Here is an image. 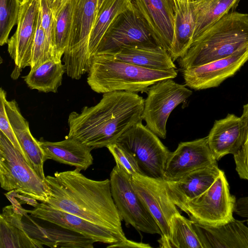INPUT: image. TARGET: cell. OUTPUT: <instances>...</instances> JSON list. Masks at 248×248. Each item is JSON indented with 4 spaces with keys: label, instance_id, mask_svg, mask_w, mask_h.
<instances>
[{
    "label": "cell",
    "instance_id": "obj_1",
    "mask_svg": "<svg viewBox=\"0 0 248 248\" xmlns=\"http://www.w3.org/2000/svg\"><path fill=\"white\" fill-rule=\"evenodd\" d=\"M76 168L46 176L49 195L45 202L103 228L123 241L127 239L111 195L110 180H92Z\"/></svg>",
    "mask_w": 248,
    "mask_h": 248
},
{
    "label": "cell",
    "instance_id": "obj_2",
    "mask_svg": "<svg viewBox=\"0 0 248 248\" xmlns=\"http://www.w3.org/2000/svg\"><path fill=\"white\" fill-rule=\"evenodd\" d=\"M144 100L137 93H103L100 101L68 116V136L93 149L107 147L135 124L142 122Z\"/></svg>",
    "mask_w": 248,
    "mask_h": 248
},
{
    "label": "cell",
    "instance_id": "obj_3",
    "mask_svg": "<svg viewBox=\"0 0 248 248\" xmlns=\"http://www.w3.org/2000/svg\"><path fill=\"white\" fill-rule=\"evenodd\" d=\"M248 46V14L232 11L195 39L178 60L182 70L228 57Z\"/></svg>",
    "mask_w": 248,
    "mask_h": 248
},
{
    "label": "cell",
    "instance_id": "obj_4",
    "mask_svg": "<svg viewBox=\"0 0 248 248\" xmlns=\"http://www.w3.org/2000/svg\"><path fill=\"white\" fill-rule=\"evenodd\" d=\"M178 70L144 68L117 60L110 55L97 54L90 60L87 83L94 92L115 91L147 93L150 86L167 78H174Z\"/></svg>",
    "mask_w": 248,
    "mask_h": 248
},
{
    "label": "cell",
    "instance_id": "obj_5",
    "mask_svg": "<svg viewBox=\"0 0 248 248\" xmlns=\"http://www.w3.org/2000/svg\"><path fill=\"white\" fill-rule=\"evenodd\" d=\"M0 183L2 188L46 202L49 190L8 138L0 132Z\"/></svg>",
    "mask_w": 248,
    "mask_h": 248
},
{
    "label": "cell",
    "instance_id": "obj_6",
    "mask_svg": "<svg viewBox=\"0 0 248 248\" xmlns=\"http://www.w3.org/2000/svg\"><path fill=\"white\" fill-rule=\"evenodd\" d=\"M72 20L68 44L62 61L67 75L79 79L90 65L89 37L97 12L98 0H71Z\"/></svg>",
    "mask_w": 248,
    "mask_h": 248
},
{
    "label": "cell",
    "instance_id": "obj_7",
    "mask_svg": "<svg viewBox=\"0 0 248 248\" xmlns=\"http://www.w3.org/2000/svg\"><path fill=\"white\" fill-rule=\"evenodd\" d=\"M236 198L230 191L224 172L219 175L211 186L198 197L185 202L175 203L195 222L217 226L234 218L233 213Z\"/></svg>",
    "mask_w": 248,
    "mask_h": 248
},
{
    "label": "cell",
    "instance_id": "obj_8",
    "mask_svg": "<svg viewBox=\"0 0 248 248\" xmlns=\"http://www.w3.org/2000/svg\"><path fill=\"white\" fill-rule=\"evenodd\" d=\"M115 143L134 157L142 175L164 179L166 163L171 152L142 122L129 128Z\"/></svg>",
    "mask_w": 248,
    "mask_h": 248
},
{
    "label": "cell",
    "instance_id": "obj_9",
    "mask_svg": "<svg viewBox=\"0 0 248 248\" xmlns=\"http://www.w3.org/2000/svg\"><path fill=\"white\" fill-rule=\"evenodd\" d=\"M131 176L118 164L110 174L111 195L122 220L137 231L161 235L155 219L135 192Z\"/></svg>",
    "mask_w": 248,
    "mask_h": 248
},
{
    "label": "cell",
    "instance_id": "obj_10",
    "mask_svg": "<svg viewBox=\"0 0 248 248\" xmlns=\"http://www.w3.org/2000/svg\"><path fill=\"white\" fill-rule=\"evenodd\" d=\"M186 86L176 83L173 78H167L149 88L142 118L146 126L161 139L166 138V124L171 112L192 94Z\"/></svg>",
    "mask_w": 248,
    "mask_h": 248
},
{
    "label": "cell",
    "instance_id": "obj_11",
    "mask_svg": "<svg viewBox=\"0 0 248 248\" xmlns=\"http://www.w3.org/2000/svg\"><path fill=\"white\" fill-rule=\"evenodd\" d=\"M133 188L150 212L161 231L159 247L166 248L172 217L179 213L169 196L166 181L140 174L131 176Z\"/></svg>",
    "mask_w": 248,
    "mask_h": 248
},
{
    "label": "cell",
    "instance_id": "obj_12",
    "mask_svg": "<svg viewBox=\"0 0 248 248\" xmlns=\"http://www.w3.org/2000/svg\"><path fill=\"white\" fill-rule=\"evenodd\" d=\"M158 46L134 6L120 14L102 38L95 55H113L128 46Z\"/></svg>",
    "mask_w": 248,
    "mask_h": 248
},
{
    "label": "cell",
    "instance_id": "obj_13",
    "mask_svg": "<svg viewBox=\"0 0 248 248\" xmlns=\"http://www.w3.org/2000/svg\"><path fill=\"white\" fill-rule=\"evenodd\" d=\"M248 61V46L226 58L182 70L185 85L195 90L218 86Z\"/></svg>",
    "mask_w": 248,
    "mask_h": 248
},
{
    "label": "cell",
    "instance_id": "obj_14",
    "mask_svg": "<svg viewBox=\"0 0 248 248\" xmlns=\"http://www.w3.org/2000/svg\"><path fill=\"white\" fill-rule=\"evenodd\" d=\"M40 12V0L21 2L17 29L8 40V51L19 71L30 66Z\"/></svg>",
    "mask_w": 248,
    "mask_h": 248
},
{
    "label": "cell",
    "instance_id": "obj_15",
    "mask_svg": "<svg viewBox=\"0 0 248 248\" xmlns=\"http://www.w3.org/2000/svg\"><path fill=\"white\" fill-rule=\"evenodd\" d=\"M216 163L217 160L209 147L207 137L181 142L167 159L164 179L176 181L193 170Z\"/></svg>",
    "mask_w": 248,
    "mask_h": 248
},
{
    "label": "cell",
    "instance_id": "obj_16",
    "mask_svg": "<svg viewBox=\"0 0 248 248\" xmlns=\"http://www.w3.org/2000/svg\"><path fill=\"white\" fill-rule=\"evenodd\" d=\"M156 44L169 52L173 37V0H131Z\"/></svg>",
    "mask_w": 248,
    "mask_h": 248
},
{
    "label": "cell",
    "instance_id": "obj_17",
    "mask_svg": "<svg viewBox=\"0 0 248 248\" xmlns=\"http://www.w3.org/2000/svg\"><path fill=\"white\" fill-rule=\"evenodd\" d=\"M34 218L49 222L62 228L108 245L123 242L110 232L72 214L53 208L44 202L32 210H26Z\"/></svg>",
    "mask_w": 248,
    "mask_h": 248
},
{
    "label": "cell",
    "instance_id": "obj_18",
    "mask_svg": "<svg viewBox=\"0 0 248 248\" xmlns=\"http://www.w3.org/2000/svg\"><path fill=\"white\" fill-rule=\"evenodd\" d=\"M244 129L241 117L233 114L216 120L207 136L208 143L217 161L224 156L235 155L243 144Z\"/></svg>",
    "mask_w": 248,
    "mask_h": 248
},
{
    "label": "cell",
    "instance_id": "obj_19",
    "mask_svg": "<svg viewBox=\"0 0 248 248\" xmlns=\"http://www.w3.org/2000/svg\"><path fill=\"white\" fill-rule=\"evenodd\" d=\"M7 115L17 140L28 159V163L39 176L46 181L44 154L38 140L32 135L29 122L22 115L15 100L5 102Z\"/></svg>",
    "mask_w": 248,
    "mask_h": 248
},
{
    "label": "cell",
    "instance_id": "obj_20",
    "mask_svg": "<svg viewBox=\"0 0 248 248\" xmlns=\"http://www.w3.org/2000/svg\"><path fill=\"white\" fill-rule=\"evenodd\" d=\"M221 170L215 164L193 170L176 181H166L169 196L175 203L200 196L213 184Z\"/></svg>",
    "mask_w": 248,
    "mask_h": 248
},
{
    "label": "cell",
    "instance_id": "obj_21",
    "mask_svg": "<svg viewBox=\"0 0 248 248\" xmlns=\"http://www.w3.org/2000/svg\"><path fill=\"white\" fill-rule=\"evenodd\" d=\"M204 248H248V227L233 218L217 226L194 222Z\"/></svg>",
    "mask_w": 248,
    "mask_h": 248
},
{
    "label": "cell",
    "instance_id": "obj_22",
    "mask_svg": "<svg viewBox=\"0 0 248 248\" xmlns=\"http://www.w3.org/2000/svg\"><path fill=\"white\" fill-rule=\"evenodd\" d=\"M38 141L46 160H55L80 170H87L93 163V149L74 138L67 135L60 141L51 142L42 139Z\"/></svg>",
    "mask_w": 248,
    "mask_h": 248
},
{
    "label": "cell",
    "instance_id": "obj_23",
    "mask_svg": "<svg viewBox=\"0 0 248 248\" xmlns=\"http://www.w3.org/2000/svg\"><path fill=\"white\" fill-rule=\"evenodd\" d=\"M173 1L175 11L173 37L169 52L174 62L185 54L193 42L196 13L193 2Z\"/></svg>",
    "mask_w": 248,
    "mask_h": 248
},
{
    "label": "cell",
    "instance_id": "obj_24",
    "mask_svg": "<svg viewBox=\"0 0 248 248\" xmlns=\"http://www.w3.org/2000/svg\"><path fill=\"white\" fill-rule=\"evenodd\" d=\"M110 55L117 60L149 69H177L169 52L159 46H124Z\"/></svg>",
    "mask_w": 248,
    "mask_h": 248
},
{
    "label": "cell",
    "instance_id": "obj_25",
    "mask_svg": "<svg viewBox=\"0 0 248 248\" xmlns=\"http://www.w3.org/2000/svg\"><path fill=\"white\" fill-rule=\"evenodd\" d=\"M23 215L12 205L3 208L0 216V248L43 247L24 230L22 219Z\"/></svg>",
    "mask_w": 248,
    "mask_h": 248
},
{
    "label": "cell",
    "instance_id": "obj_26",
    "mask_svg": "<svg viewBox=\"0 0 248 248\" xmlns=\"http://www.w3.org/2000/svg\"><path fill=\"white\" fill-rule=\"evenodd\" d=\"M23 223L24 230L31 237L42 245L51 248H92L96 242L78 233L74 234L61 230L42 228L34 222L33 224Z\"/></svg>",
    "mask_w": 248,
    "mask_h": 248
},
{
    "label": "cell",
    "instance_id": "obj_27",
    "mask_svg": "<svg viewBox=\"0 0 248 248\" xmlns=\"http://www.w3.org/2000/svg\"><path fill=\"white\" fill-rule=\"evenodd\" d=\"M66 73V67L62 61L55 59L47 61L34 68L23 77L29 88L39 92H58L62 84L63 76Z\"/></svg>",
    "mask_w": 248,
    "mask_h": 248
},
{
    "label": "cell",
    "instance_id": "obj_28",
    "mask_svg": "<svg viewBox=\"0 0 248 248\" xmlns=\"http://www.w3.org/2000/svg\"><path fill=\"white\" fill-rule=\"evenodd\" d=\"M133 6L131 0H105L98 12L89 37L90 60L95 55L105 33L115 18Z\"/></svg>",
    "mask_w": 248,
    "mask_h": 248
},
{
    "label": "cell",
    "instance_id": "obj_29",
    "mask_svg": "<svg viewBox=\"0 0 248 248\" xmlns=\"http://www.w3.org/2000/svg\"><path fill=\"white\" fill-rule=\"evenodd\" d=\"M240 0H200L193 2L196 25L193 41L224 15L233 11Z\"/></svg>",
    "mask_w": 248,
    "mask_h": 248
},
{
    "label": "cell",
    "instance_id": "obj_30",
    "mask_svg": "<svg viewBox=\"0 0 248 248\" xmlns=\"http://www.w3.org/2000/svg\"><path fill=\"white\" fill-rule=\"evenodd\" d=\"M204 248L194 221L180 213L174 215L166 248Z\"/></svg>",
    "mask_w": 248,
    "mask_h": 248
},
{
    "label": "cell",
    "instance_id": "obj_31",
    "mask_svg": "<svg viewBox=\"0 0 248 248\" xmlns=\"http://www.w3.org/2000/svg\"><path fill=\"white\" fill-rule=\"evenodd\" d=\"M54 50L55 59L62 61L67 47L71 30L72 2L68 0L55 16Z\"/></svg>",
    "mask_w": 248,
    "mask_h": 248
},
{
    "label": "cell",
    "instance_id": "obj_32",
    "mask_svg": "<svg viewBox=\"0 0 248 248\" xmlns=\"http://www.w3.org/2000/svg\"><path fill=\"white\" fill-rule=\"evenodd\" d=\"M20 0H0V45L8 43L9 35L17 24L20 9Z\"/></svg>",
    "mask_w": 248,
    "mask_h": 248
},
{
    "label": "cell",
    "instance_id": "obj_33",
    "mask_svg": "<svg viewBox=\"0 0 248 248\" xmlns=\"http://www.w3.org/2000/svg\"><path fill=\"white\" fill-rule=\"evenodd\" d=\"M52 59L56 60L54 51L47 41L41 26L40 12L37 28L32 47L30 66V69L35 68L47 61Z\"/></svg>",
    "mask_w": 248,
    "mask_h": 248
},
{
    "label": "cell",
    "instance_id": "obj_34",
    "mask_svg": "<svg viewBox=\"0 0 248 248\" xmlns=\"http://www.w3.org/2000/svg\"><path fill=\"white\" fill-rule=\"evenodd\" d=\"M244 129L243 144L239 151L233 155L235 170L240 178L248 180V103L243 106L240 117Z\"/></svg>",
    "mask_w": 248,
    "mask_h": 248
},
{
    "label": "cell",
    "instance_id": "obj_35",
    "mask_svg": "<svg viewBox=\"0 0 248 248\" xmlns=\"http://www.w3.org/2000/svg\"><path fill=\"white\" fill-rule=\"evenodd\" d=\"M106 147L113 156L116 164L121 166L128 174L131 176L142 174L137 161L129 152L115 142Z\"/></svg>",
    "mask_w": 248,
    "mask_h": 248
},
{
    "label": "cell",
    "instance_id": "obj_36",
    "mask_svg": "<svg viewBox=\"0 0 248 248\" xmlns=\"http://www.w3.org/2000/svg\"><path fill=\"white\" fill-rule=\"evenodd\" d=\"M6 99V92L2 88H1L0 90V132L8 138L13 146L20 152L28 163L27 157L17 140L9 121L5 105V102Z\"/></svg>",
    "mask_w": 248,
    "mask_h": 248
},
{
    "label": "cell",
    "instance_id": "obj_37",
    "mask_svg": "<svg viewBox=\"0 0 248 248\" xmlns=\"http://www.w3.org/2000/svg\"><path fill=\"white\" fill-rule=\"evenodd\" d=\"M40 14L41 26L47 41L53 48L55 53V17L46 0H40Z\"/></svg>",
    "mask_w": 248,
    "mask_h": 248
},
{
    "label": "cell",
    "instance_id": "obj_38",
    "mask_svg": "<svg viewBox=\"0 0 248 248\" xmlns=\"http://www.w3.org/2000/svg\"><path fill=\"white\" fill-rule=\"evenodd\" d=\"M107 248H152V247L148 244H145L142 242H137L133 241L130 240L129 239H126V240L113 244L109 245L107 246Z\"/></svg>",
    "mask_w": 248,
    "mask_h": 248
},
{
    "label": "cell",
    "instance_id": "obj_39",
    "mask_svg": "<svg viewBox=\"0 0 248 248\" xmlns=\"http://www.w3.org/2000/svg\"><path fill=\"white\" fill-rule=\"evenodd\" d=\"M54 16L59 12L68 0H46Z\"/></svg>",
    "mask_w": 248,
    "mask_h": 248
},
{
    "label": "cell",
    "instance_id": "obj_40",
    "mask_svg": "<svg viewBox=\"0 0 248 248\" xmlns=\"http://www.w3.org/2000/svg\"><path fill=\"white\" fill-rule=\"evenodd\" d=\"M105 1V0H98L97 14L98 12L99 11V10L100 9V8H101V7H102V5L103 4Z\"/></svg>",
    "mask_w": 248,
    "mask_h": 248
},
{
    "label": "cell",
    "instance_id": "obj_41",
    "mask_svg": "<svg viewBox=\"0 0 248 248\" xmlns=\"http://www.w3.org/2000/svg\"><path fill=\"white\" fill-rule=\"evenodd\" d=\"M199 0H190L191 1L194 2H197Z\"/></svg>",
    "mask_w": 248,
    "mask_h": 248
},
{
    "label": "cell",
    "instance_id": "obj_42",
    "mask_svg": "<svg viewBox=\"0 0 248 248\" xmlns=\"http://www.w3.org/2000/svg\"><path fill=\"white\" fill-rule=\"evenodd\" d=\"M180 0V1H190V0Z\"/></svg>",
    "mask_w": 248,
    "mask_h": 248
},
{
    "label": "cell",
    "instance_id": "obj_43",
    "mask_svg": "<svg viewBox=\"0 0 248 248\" xmlns=\"http://www.w3.org/2000/svg\"><path fill=\"white\" fill-rule=\"evenodd\" d=\"M247 224H248V219L247 220Z\"/></svg>",
    "mask_w": 248,
    "mask_h": 248
},
{
    "label": "cell",
    "instance_id": "obj_44",
    "mask_svg": "<svg viewBox=\"0 0 248 248\" xmlns=\"http://www.w3.org/2000/svg\"><path fill=\"white\" fill-rule=\"evenodd\" d=\"M21 0V2H22V1H24L25 0Z\"/></svg>",
    "mask_w": 248,
    "mask_h": 248
}]
</instances>
